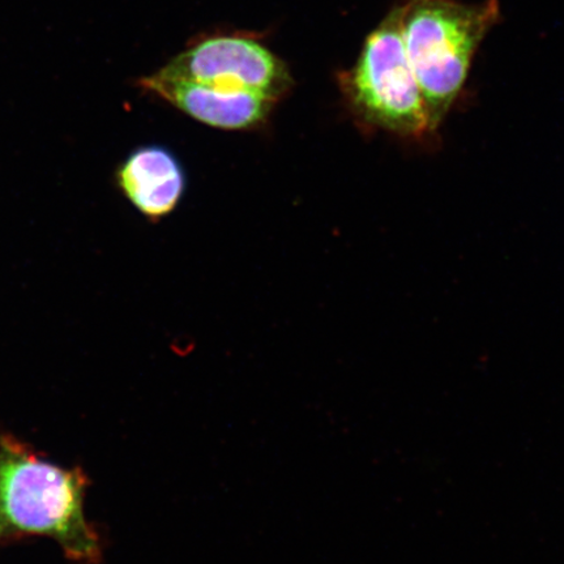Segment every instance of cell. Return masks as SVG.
I'll use <instances>...</instances> for the list:
<instances>
[{
	"label": "cell",
	"instance_id": "6da1fadb",
	"mask_svg": "<svg viewBox=\"0 0 564 564\" xmlns=\"http://www.w3.org/2000/svg\"><path fill=\"white\" fill-rule=\"evenodd\" d=\"M88 485L83 469L62 468L15 436L0 435V544L44 535L69 561L100 564L102 540L84 511Z\"/></svg>",
	"mask_w": 564,
	"mask_h": 564
},
{
	"label": "cell",
	"instance_id": "7a4b0ae2",
	"mask_svg": "<svg viewBox=\"0 0 564 564\" xmlns=\"http://www.w3.org/2000/svg\"><path fill=\"white\" fill-rule=\"evenodd\" d=\"M401 35L435 129L467 83L471 62L500 20L498 0H408L400 6Z\"/></svg>",
	"mask_w": 564,
	"mask_h": 564
},
{
	"label": "cell",
	"instance_id": "3957f363",
	"mask_svg": "<svg viewBox=\"0 0 564 564\" xmlns=\"http://www.w3.org/2000/svg\"><path fill=\"white\" fill-rule=\"evenodd\" d=\"M400 6L366 39L356 65L338 76L351 116L366 130L421 140L436 131L401 35Z\"/></svg>",
	"mask_w": 564,
	"mask_h": 564
},
{
	"label": "cell",
	"instance_id": "277c9868",
	"mask_svg": "<svg viewBox=\"0 0 564 564\" xmlns=\"http://www.w3.org/2000/svg\"><path fill=\"white\" fill-rule=\"evenodd\" d=\"M160 74L212 86L245 89L279 101L292 86L284 63L259 42L215 37L176 55Z\"/></svg>",
	"mask_w": 564,
	"mask_h": 564
},
{
	"label": "cell",
	"instance_id": "5b68a950",
	"mask_svg": "<svg viewBox=\"0 0 564 564\" xmlns=\"http://www.w3.org/2000/svg\"><path fill=\"white\" fill-rule=\"evenodd\" d=\"M140 86L185 115L221 130H250L262 124L276 101L256 91L212 86L160 73L144 77Z\"/></svg>",
	"mask_w": 564,
	"mask_h": 564
},
{
	"label": "cell",
	"instance_id": "8992f818",
	"mask_svg": "<svg viewBox=\"0 0 564 564\" xmlns=\"http://www.w3.org/2000/svg\"><path fill=\"white\" fill-rule=\"evenodd\" d=\"M118 183L133 207L151 220H159L178 206L186 176L171 151L150 145L130 154L119 169Z\"/></svg>",
	"mask_w": 564,
	"mask_h": 564
}]
</instances>
